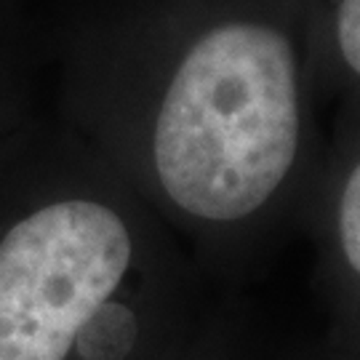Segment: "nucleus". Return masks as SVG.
Listing matches in <instances>:
<instances>
[{
    "label": "nucleus",
    "mask_w": 360,
    "mask_h": 360,
    "mask_svg": "<svg viewBox=\"0 0 360 360\" xmlns=\"http://www.w3.org/2000/svg\"><path fill=\"white\" fill-rule=\"evenodd\" d=\"M299 0H65L43 13L53 115L142 198L208 283L302 221L321 168Z\"/></svg>",
    "instance_id": "f257e3e1"
},
{
    "label": "nucleus",
    "mask_w": 360,
    "mask_h": 360,
    "mask_svg": "<svg viewBox=\"0 0 360 360\" xmlns=\"http://www.w3.org/2000/svg\"><path fill=\"white\" fill-rule=\"evenodd\" d=\"M206 288L51 107L0 139V360H160L200 328Z\"/></svg>",
    "instance_id": "f03ea898"
},
{
    "label": "nucleus",
    "mask_w": 360,
    "mask_h": 360,
    "mask_svg": "<svg viewBox=\"0 0 360 360\" xmlns=\"http://www.w3.org/2000/svg\"><path fill=\"white\" fill-rule=\"evenodd\" d=\"M299 224L315 243L331 328L360 339V94L345 96Z\"/></svg>",
    "instance_id": "7ed1b4c3"
},
{
    "label": "nucleus",
    "mask_w": 360,
    "mask_h": 360,
    "mask_svg": "<svg viewBox=\"0 0 360 360\" xmlns=\"http://www.w3.org/2000/svg\"><path fill=\"white\" fill-rule=\"evenodd\" d=\"M43 80V11L32 0H0V139L40 110Z\"/></svg>",
    "instance_id": "20e7f679"
},
{
    "label": "nucleus",
    "mask_w": 360,
    "mask_h": 360,
    "mask_svg": "<svg viewBox=\"0 0 360 360\" xmlns=\"http://www.w3.org/2000/svg\"><path fill=\"white\" fill-rule=\"evenodd\" d=\"M318 89L360 94V0H331L312 22Z\"/></svg>",
    "instance_id": "39448f33"
},
{
    "label": "nucleus",
    "mask_w": 360,
    "mask_h": 360,
    "mask_svg": "<svg viewBox=\"0 0 360 360\" xmlns=\"http://www.w3.org/2000/svg\"><path fill=\"white\" fill-rule=\"evenodd\" d=\"M245 331L240 312L230 299L214 302L200 328L181 347L160 360H248Z\"/></svg>",
    "instance_id": "423d86ee"
}]
</instances>
